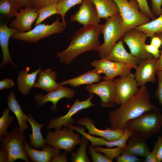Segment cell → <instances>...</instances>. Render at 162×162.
I'll return each instance as SVG.
<instances>
[{
    "mask_svg": "<svg viewBox=\"0 0 162 162\" xmlns=\"http://www.w3.org/2000/svg\"><path fill=\"white\" fill-rule=\"evenodd\" d=\"M9 109H5L0 118V137L4 136L8 132L7 128L13 121L14 117L9 115Z\"/></svg>",
    "mask_w": 162,
    "mask_h": 162,
    "instance_id": "obj_35",
    "label": "cell"
},
{
    "mask_svg": "<svg viewBox=\"0 0 162 162\" xmlns=\"http://www.w3.org/2000/svg\"><path fill=\"white\" fill-rule=\"evenodd\" d=\"M103 26L98 24L83 26L77 30L71 38L67 48L57 53L60 62L69 64L82 53L90 50L98 51L102 45L98 38L102 34Z\"/></svg>",
    "mask_w": 162,
    "mask_h": 162,
    "instance_id": "obj_2",
    "label": "cell"
},
{
    "mask_svg": "<svg viewBox=\"0 0 162 162\" xmlns=\"http://www.w3.org/2000/svg\"><path fill=\"white\" fill-rule=\"evenodd\" d=\"M94 147L97 152L104 154L105 155L112 161L114 158H116L118 156L122 154L123 149L119 146L114 148H104L101 146H96Z\"/></svg>",
    "mask_w": 162,
    "mask_h": 162,
    "instance_id": "obj_36",
    "label": "cell"
},
{
    "mask_svg": "<svg viewBox=\"0 0 162 162\" xmlns=\"http://www.w3.org/2000/svg\"><path fill=\"white\" fill-rule=\"evenodd\" d=\"M7 98L8 107L16 116L20 129L22 131H24L25 130L29 128L26 122L29 117L28 115L23 112L12 90H10L7 96Z\"/></svg>",
    "mask_w": 162,
    "mask_h": 162,
    "instance_id": "obj_27",
    "label": "cell"
},
{
    "mask_svg": "<svg viewBox=\"0 0 162 162\" xmlns=\"http://www.w3.org/2000/svg\"><path fill=\"white\" fill-rule=\"evenodd\" d=\"M158 109L151 101L145 85L141 86L130 99L120 105L117 109L108 112L110 128L124 129L127 123L145 112Z\"/></svg>",
    "mask_w": 162,
    "mask_h": 162,
    "instance_id": "obj_1",
    "label": "cell"
},
{
    "mask_svg": "<svg viewBox=\"0 0 162 162\" xmlns=\"http://www.w3.org/2000/svg\"><path fill=\"white\" fill-rule=\"evenodd\" d=\"M57 4L58 2L52 3L37 10L39 14L34 25L35 26L40 23L45 19L50 16L58 14Z\"/></svg>",
    "mask_w": 162,
    "mask_h": 162,
    "instance_id": "obj_33",
    "label": "cell"
},
{
    "mask_svg": "<svg viewBox=\"0 0 162 162\" xmlns=\"http://www.w3.org/2000/svg\"><path fill=\"white\" fill-rule=\"evenodd\" d=\"M30 0H22V7H30Z\"/></svg>",
    "mask_w": 162,
    "mask_h": 162,
    "instance_id": "obj_51",
    "label": "cell"
},
{
    "mask_svg": "<svg viewBox=\"0 0 162 162\" xmlns=\"http://www.w3.org/2000/svg\"><path fill=\"white\" fill-rule=\"evenodd\" d=\"M77 124L85 127L88 133L91 135L104 137L109 141H113L121 138L124 135L125 129H112L106 128L105 130L98 129L95 126V122L87 117H83L76 121Z\"/></svg>",
    "mask_w": 162,
    "mask_h": 162,
    "instance_id": "obj_16",
    "label": "cell"
},
{
    "mask_svg": "<svg viewBox=\"0 0 162 162\" xmlns=\"http://www.w3.org/2000/svg\"><path fill=\"white\" fill-rule=\"evenodd\" d=\"M25 151L31 162H50L52 158L60 153V149L56 148L50 145H45L42 150H37L30 146L26 141L24 142Z\"/></svg>",
    "mask_w": 162,
    "mask_h": 162,
    "instance_id": "obj_20",
    "label": "cell"
},
{
    "mask_svg": "<svg viewBox=\"0 0 162 162\" xmlns=\"http://www.w3.org/2000/svg\"><path fill=\"white\" fill-rule=\"evenodd\" d=\"M78 10L72 15L70 21H75L83 26L96 25L100 21L96 8L91 0H83Z\"/></svg>",
    "mask_w": 162,
    "mask_h": 162,
    "instance_id": "obj_14",
    "label": "cell"
},
{
    "mask_svg": "<svg viewBox=\"0 0 162 162\" xmlns=\"http://www.w3.org/2000/svg\"><path fill=\"white\" fill-rule=\"evenodd\" d=\"M138 2L140 11L144 15L152 20L156 19L150 9L147 0H136Z\"/></svg>",
    "mask_w": 162,
    "mask_h": 162,
    "instance_id": "obj_38",
    "label": "cell"
},
{
    "mask_svg": "<svg viewBox=\"0 0 162 162\" xmlns=\"http://www.w3.org/2000/svg\"><path fill=\"white\" fill-rule=\"evenodd\" d=\"M67 127L80 133L88 139L91 142V144L94 147L105 146L108 148L119 146L124 148L127 144L128 138L131 135L130 132L124 129V133L121 138L116 140L110 142L107 141L104 137L94 136L86 133V128L83 126H75L73 124L68 125Z\"/></svg>",
    "mask_w": 162,
    "mask_h": 162,
    "instance_id": "obj_15",
    "label": "cell"
},
{
    "mask_svg": "<svg viewBox=\"0 0 162 162\" xmlns=\"http://www.w3.org/2000/svg\"><path fill=\"white\" fill-rule=\"evenodd\" d=\"M147 36L135 28L125 32L122 39L130 50V53L140 61L154 57L145 48Z\"/></svg>",
    "mask_w": 162,
    "mask_h": 162,
    "instance_id": "obj_9",
    "label": "cell"
},
{
    "mask_svg": "<svg viewBox=\"0 0 162 162\" xmlns=\"http://www.w3.org/2000/svg\"><path fill=\"white\" fill-rule=\"evenodd\" d=\"M88 152L93 162H112V160L104 154L97 152L91 144L88 146Z\"/></svg>",
    "mask_w": 162,
    "mask_h": 162,
    "instance_id": "obj_37",
    "label": "cell"
},
{
    "mask_svg": "<svg viewBox=\"0 0 162 162\" xmlns=\"http://www.w3.org/2000/svg\"><path fill=\"white\" fill-rule=\"evenodd\" d=\"M151 11L154 16L157 17L162 14V0H151Z\"/></svg>",
    "mask_w": 162,
    "mask_h": 162,
    "instance_id": "obj_42",
    "label": "cell"
},
{
    "mask_svg": "<svg viewBox=\"0 0 162 162\" xmlns=\"http://www.w3.org/2000/svg\"><path fill=\"white\" fill-rule=\"evenodd\" d=\"M116 4L123 20L125 32L128 30L151 21L140 11L136 0H113Z\"/></svg>",
    "mask_w": 162,
    "mask_h": 162,
    "instance_id": "obj_6",
    "label": "cell"
},
{
    "mask_svg": "<svg viewBox=\"0 0 162 162\" xmlns=\"http://www.w3.org/2000/svg\"><path fill=\"white\" fill-rule=\"evenodd\" d=\"M81 134L75 133L74 130L67 127L63 129L48 132L45 139L46 144L57 149H62L68 154L71 153L75 147L82 141Z\"/></svg>",
    "mask_w": 162,
    "mask_h": 162,
    "instance_id": "obj_7",
    "label": "cell"
},
{
    "mask_svg": "<svg viewBox=\"0 0 162 162\" xmlns=\"http://www.w3.org/2000/svg\"><path fill=\"white\" fill-rule=\"evenodd\" d=\"M158 77V88L155 95V97L158 100L160 105H162V70L156 73Z\"/></svg>",
    "mask_w": 162,
    "mask_h": 162,
    "instance_id": "obj_39",
    "label": "cell"
},
{
    "mask_svg": "<svg viewBox=\"0 0 162 162\" xmlns=\"http://www.w3.org/2000/svg\"><path fill=\"white\" fill-rule=\"evenodd\" d=\"M91 65L100 73L105 74L103 78L104 80H113L118 76L122 77L130 74L132 68H136L132 64L112 61L106 58L94 60Z\"/></svg>",
    "mask_w": 162,
    "mask_h": 162,
    "instance_id": "obj_10",
    "label": "cell"
},
{
    "mask_svg": "<svg viewBox=\"0 0 162 162\" xmlns=\"http://www.w3.org/2000/svg\"><path fill=\"white\" fill-rule=\"evenodd\" d=\"M0 162H8V158L7 154L5 150L2 148L0 149Z\"/></svg>",
    "mask_w": 162,
    "mask_h": 162,
    "instance_id": "obj_50",
    "label": "cell"
},
{
    "mask_svg": "<svg viewBox=\"0 0 162 162\" xmlns=\"http://www.w3.org/2000/svg\"><path fill=\"white\" fill-rule=\"evenodd\" d=\"M28 115L29 117L27 121L30 124L32 130V133L29 135L30 139V145L35 149L42 148L46 144L45 140L41 134V129L45 125L37 122L31 114L29 113Z\"/></svg>",
    "mask_w": 162,
    "mask_h": 162,
    "instance_id": "obj_29",
    "label": "cell"
},
{
    "mask_svg": "<svg viewBox=\"0 0 162 162\" xmlns=\"http://www.w3.org/2000/svg\"><path fill=\"white\" fill-rule=\"evenodd\" d=\"M155 35L158 36L160 38L162 41V33L157 34ZM160 53V57L156 63V73L162 70V48Z\"/></svg>",
    "mask_w": 162,
    "mask_h": 162,
    "instance_id": "obj_48",
    "label": "cell"
},
{
    "mask_svg": "<svg viewBox=\"0 0 162 162\" xmlns=\"http://www.w3.org/2000/svg\"><path fill=\"white\" fill-rule=\"evenodd\" d=\"M75 94L74 89L61 86L55 90L48 92L46 95L40 94L36 95L35 100L39 106H42L48 102H52L53 105L51 106V109L52 111H56L58 109L57 103L60 100L64 98L71 99L74 97Z\"/></svg>",
    "mask_w": 162,
    "mask_h": 162,
    "instance_id": "obj_19",
    "label": "cell"
},
{
    "mask_svg": "<svg viewBox=\"0 0 162 162\" xmlns=\"http://www.w3.org/2000/svg\"><path fill=\"white\" fill-rule=\"evenodd\" d=\"M157 148L156 152V158L157 162L162 161V136L159 135L156 142Z\"/></svg>",
    "mask_w": 162,
    "mask_h": 162,
    "instance_id": "obj_45",
    "label": "cell"
},
{
    "mask_svg": "<svg viewBox=\"0 0 162 162\" xmlns=\"http://www.w3.org/2000/svg\"><path fill=\"white\" fill-rule=\"evenodd\" d=\"M90 94H94L100 99V104L104 108H111L116 104V87L113 80H104L99 83L87 85L85 87Z\"/></svg>",
    "mask_w": 162,
    "mask_h": 162,
    "instance_id": "obj_12",
    "label": "cell"
},
{
    "mask_svg": "<svg viewBox=\"0 0 162 162\" xmlns=\"http://www.w3.org/2000/svg\"><path fill=\"white\" fill-rule=\"evenodd\" d=\"M55 72L50 69L40 71L37 81L34 87L38 88L48 92L55 90L61 86L56 80Z\"/></svg>",
    "mask_w": 162,
    "mask_h": 162,
    "instance_id": "obj_24",
    "label": "cell"
},
{
    "mask_svg": "<svg viewBox=\"0 0 162 162\" xmlns=\"http://www.w3.org/2000/svg\"><path fill=\"white\" fill-rule=\"evenodd\" d=\"M13 2L21 5L22 7V0H10Z\"/></svg>",
    "mask_w": 162,
    "mask_h": 162,
    "instance_id": "obj_52",
    "label": "cell"
},
{
    "mask_svg": "<svg viewBox=\"0 0 162 162\" xmlns=\"http://www.w3.org/2000/svg\"><path fill=\"white\" fill-rule=\"evenodd\" d=\"M128 143L123 149L122 154H127L143 158H145L150 151V148L145 140L131 135Z\"/></svg>",
    "mask_w": 162,
    "mask_h": 162,
    "instance_id": "obj_23",
    "label": "cell"
},
{
    "mask_svg": "<svg viewBox=\"0 0 162 162\" xmlns=\"http://www.w3.org/2000/svg\"><path fill=\"white\" fill-rule=\"evenodd\" d=\"M14 83L13 80L10 79L6 78L0 81V90L10 88L14 86Z\"/></svg>",
    "mask_w": 162,
    "mask_h": 162,
    "instance_id": "obj_47",
    "label": "cell"
},
{
    "mask_svg": "<svg viewBox=\"0 0 162 162\" xmlns=\"http://www.w3.org/2000/svg\"><path fill=\"white\" fill-rule=\"evenodd\" d=\"M117 162H139L142 160L138 157L127 154H122L117 156Z\"/></svg>",
    "mask_w": 162,
    "mask_h": 162,
    "instance_id": "obj_41",
    "label": "cell"
},
{
    "mask_svg": "<svg viewBox=\"0 0 162 162\" xmlns=\"http://www.w3.org/2000/svg\"><path fill=\"white\" fill-rule=\"evenodd\" d=\"M95 6L100 19H105L119 13L118 7L113 0H91Z\"/></svg>",
    "mask_w": 162,
    "mask_h": 162,
    "instance_id": "obj_28",
    "label": "cell"
},
{
    "mask_svg": "<svg viewBox=\"0 0 162 162\" xmlns=\"http://www.w3.org/2000/svg\"><path fill=\"white\" fill-rule=\"evenodd\" d=\"M67 153L64 151L62 153H59L53 157L51 160V162H67Z\"/></svg>",
    "mask_w": 162,
    "mask_h": 162,
    "instance_id": "obj_46",
    "label": "cell"
},
{
    "mask_svg": "<svg viewBox=\"0 0 162 162\" xmlns=\"http://www.w3.org/2000/svg\"><path fill=\"white\" fill-rule=\"evenodd\" d=\"M82 141L80 146L75 152L73 151L70 160L71 162H90V160L86 152V149L89 141L82 136Z\"/></svg>",
    "mask_w": 162,
    "mask_h": 162,
    "instance_id": "obj_31",
    "label": "cell"
},
{
    "mask_svg": "<svg viewBox=\"0 0 162 162\" xmlns=\"http://www.w3.org/2000/svg\"><path fill=\"white\" fill-rule=\"evenodd\" d=\"M113 80L116 87L115 103L118 105L123 104L130 99L139 89L133 74Z\"/></svg>",
    "mask_w": 162,
    "mask_h": 162,
    "instance_id": "obj_13",
    "label": "cell"
},
{
    "mask_svg": "<svg viewBox=\"0 0 162 162\" xmlns=\"http://www.w3.org/2000/svg\"><path fill=\"white\" fill-rule=\"evenodd\" d=\"M135 28L145 33L149 37L162 33V14L157 18Z\"/></svg>",
    "mask_w": 162,
    "mask_h": 162,
    "instance_id": "obj_30",
    "label": "cell"
},
{
    "mask_svg": "<svg viewBox=\"0 0 162 162\" xmlns=\"http://www.w3.org/2000/svg\"><path fill=\"white\" fill-rule=\"evenodd\" d=\"M150 44L159 48L162 46V41L159 37L154 35L151 37Z\"/></svg>",
    "mask_w": 162,
    "mask_h": 162,
    "instance_id": "obj_49",
    "label": "cell"
},
{
    "mask_svg": "<svg viewBox=\"0 0 162 162\" xmlns=\"http://www.w3.org/2000/svg\"><path fill=\"white\" fill-rule=\"evenodd\" d=\"M106 19L102 29L104 42L98 51L100 59L106 57L117 41L122 39L125 33L123 20L120 14Z\"/></svg>",
    "mask_w": 162,
    "mask_h": 162,
    "instance_id": "obj_5",
    "label": "cell"
},
{
    "mask_svg": "<svg viewBox=\"0 0 162 162\" xmlns=\"http://www.w3.org/2000/svg\"><path fill=\"white\" fill-rule=\"evenodd\" d=\"M157 143L155 142L154 148L152 151H150L147 154L144 160L145 162H157L156 158V152L157 148Z\"/></svg>",
    "mask_w": 162,
    "mask_h": 162,
    "instance_id": "obj_43",
    "label": "cell"
},
{
    "mask_svg": "<svg viewBox=\"0 0 162 162\" xmlns=\"http://www.w3.org/2000/svg\"><path fill=\"white\" fill-rule=\"evenodd\" d=\"M19 126H16L10 132H8L4 137H0V147L6 152L8 162H14L17 159L23 160L26 162H31L25 153L24 143L26 138Z\"/></svg>",
    "mask_w": 162,
    "mask_h": 162,
    "instance_id": "obj_4",
    "label": "cell"
},
{
    "mask_svg": "<svg viewBox=\"0 0 162 162\" xmlns=\"http://www.w3.org/2000/svg\"><path fill=\"white\" fill-rule=\"evenodd\" d=\"M17 32L16 29L8 28L6 24H2L0 26V45L3 54V60L0 68L5 67L10 63L16 66L11 58L8 47L10 38Z\"/></svg>",
    "mask_w": 162,
    "mask_h": 162,
    "instance_id": "obj_22",
    "label": "cell"
},
{
    "mask_svg": "<svg viewBox=\"0 0 162 162\" xmlns=\"http://www.w3.org/2000/svg\"><path fill=\"white\" fill-rule=\"evenodd\" d=\"M66 26L67 23L60 21L59 18L57 17L51 24H39L29 31L15 33L11 38L29 43L37 42L54 34L62 33Z\"/></svg>",
    "mask_w": 162,
    "mask_h": 162,
    "instance_id": "obj_8",
    "label": "cell"
},
{
    "mask_svg": "<svg viewBox=\"0 0 162 162\" xmlns=\"http://www.w3.org/2000/svg\"><path fill=\"white\" fill-rule=\"evenodd\" d=\"M60 0H30V7L37 10L43 8L46 5Z\"/></svg>",
    "mask_w": 162,
    "mask_h": 162,
    "instance_id": "obj_40",
    "label": "cell"
},
{
    "mask_svg": "<svg viewBox=\"0 0 162 162\" xmlns=\"http://www.w3.org/2000/svg\"><path fill=\"white\" fill-rule=\"evenodd\" d=\"M83 0H60L58 2L57 8L58 14L62 17V21L67 23L65 19V15L68 10L75 5L81 4Z\"/></svg>",
    "mask_w": 162,
    "mask_h": 162,
    "instance_id": "obj_34",
    "label": "cell"
},
{
    "mask_svg": "<svg viewBox=\"0 0 162 162\" xmlns=\"http://www.w3.org/2000/svg\"><path fill=\"white\" fill-rule=\"evenodd\" d=\"M30 68L27 67L26 70L19 71L17 78V84L19 92L24 95L27 94L31 88L34 87L38 75L41 70V66L36 70L28 73Z\"/></svg>",
    "mask_w": 162,
    "mask_h": 162,
    "instance_id": "obj_25",
    "label": "cell"
},
{
    "mask_svg": "<svg viewBox=\"0 0 162 162\" xmlns=\"http://www.w3.org/2000/svg\"><path fill=\"white\" fill-rule=\"evenodd\" d=\"M162 125V115L158 109L146 112L126 124L124 129L136 137L145 140L159 131Z\"/></svg>",
    "mask_w": 162,
    "mask_h": 162,
    "instance_id": "obj_3",
    "label": "cell"
},
{
    "mask_svg": "<svg viewBox=\"0 0 162 162\" xmlns=\"http://www.w3.org/2000/svg\"><path fill=\"white\" fill-rule=\"evenodd\" d=\"M145 48L147 52L152 55L154 57L158 59L159 58L161 51L158 47L150 44H146Z\"/></svg>",
    "mask_w": 162,
    "mask_h": 162,
    "instance_id": "obj_44",
    "label": "cell"
},
{
    "mask_svg": "<svg viewBox=\"0 0 162 162\" xmlns=\"http://www.w3.org/2000/svg\"><path fill=\"white\" fill-rule=\"evenodd\" d=\"M158 59L153 57L140 61L134 74L139 86L145 85L148 82L155 81L156 64Z\"/></svg>",
    "mask_w": 162,
    "mask_h": 162,
    "instance_id": "obj_18",
    "label": "cell"
},
{
    "mask_svg": "<svg viewBox=\"0 0 162 162\" xmlns=\"http://www.w3.org/2000/svg\"><path fill=\"white\" fill-rule=\"evenodd\" d=\"M22 6L10 0H0V12L8 19L15 16Z\"/></svg>",
    "mask_w": 162,
    "mask_h": 162,
    "instance_id": "obj_32",
    "label": "cell"
},
{
    "mask_svg": "<svg viewBox=\"0 0 162 162\" xmlns=\"http://www.w3.org/2000/svg\"><path fill=\"white\" fill-rule=\"evenodd\" d=\"M93 97V94H90L89 97L86 100L80 101L78 99H76L65 115L60 116L49 121L46 126L47 130L51 129L59 130L63 126L67 127L68 125L74 124L75 121L73 117L75 114L82 110L96 106L91 101Z\"/></svg>",
    "mask_w": 162,
    "mask_h": 162,
    "instance_id": "obj_11",
    "label": "cell"
},
{
    "mask_svg": "<svg viewBox=\"0 0 162 162\" xmlns=\"http://www.w3.org/2000/svg\"><path fill=\"white\" fill-rule=\"evenodd\" d=\"M15 16V18L11 20L9 26L16 29L17 32H23L31 30L32 25L37 20L39 14L37 10L30 7L24 9L20 8Z\"/></svg>",
    "mask_w": 162,
    "mask_h": 162,
    "instance_id": "obj_17",
    "label": "cell"
},
{
    "mask_svg": "<svg viewBox=\"0 0 162 162\" xmlns=\"http://www.w3.org/2000/svg\"><path fill=\"white\" fill-rule=\"evenodd\" d=\"M106 58L112 61L132 64L136 67L140 61L126 51L122 40L113 46Z\"/></svg>",
    "mask_w": 162,
    "mask_h": 162,
    "instance_id": "obj_21",
    "label": "cell"
},
{
    "mask_svg": "<svg viewBox=\"0 0 162 162\" xmlns=\"http://www.w3.org/2000/svg\"><path fill=\"white\" fill-rule=\"evenodd\" d=\"M102 78L101 73L94 68L87 71L85 73L76 77L63 81L59 83L61 86L69 84L70 86L76 87L82 85H90L98 82Z\"/></svg>",
    "mask_w": 162,
    "mask_h": 162,
    "instance_id": "obj_26",
    "label": "cell"
}]
</instances>
